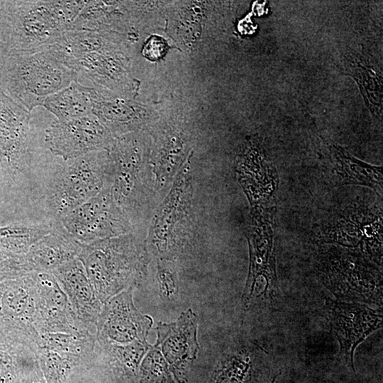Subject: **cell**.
<instances>
[{
    "instance_id": "6da1fadb",
    "label": "cell",
    "mask_w": 383,
    "mask_h": 383,
    "mask_svg": "<svg viewBox=\"0 0 383 383\" xmlns=\"http://www.w3.org/2000/svg\"><path fill=\"white\" fill-rule=\"evenodd\" d=\"M79 259L103 304L120 292L141 285L148 261L143 245L131 233L83 244Z\"/></svg>"
},
{
    "instance_id": "d4e9b609",
    "label": "cell",
    "mask_w": 383,
    "mask_h": 383,
    "mask_svg": "<svg viewBox=\"0 0 383 383\" xmlns=\"http://www.w3.org/2000/svg\"><path fill=\"white\" fill-rule=\"evenodd\" d=\"M52 226L13 224L0 228V249L17 255H26L39 240L48 234Z\"/></svg>"
},
{
    "instance_id": "4dcf8cb0",
    "label": "cell",
    "mask_w": 383,
    "mask_h": 383,
    "mask_svg": "<svg viewBox=\"0 0 383 383\" xmlns=\"http://www.w3.org/2000/svg\"><path fill=\"white\" fill-rule=\"evenodd\" d=\"M21 383H47L38 364L24 377Z\"/></svg>"
},
{
    "instance_id": "83f0119b",
    "label": "cell",
    "mask_w": 383,
    "mask_h": 383,
    "mask_svg": "<svg viewBox=\"0 0 383 383\" xmlns=\"http://www.w3.org/2000/svg\"><path fill=\"white\" fill-rule=\"evenodd\" d=\"M157 279L160 296L165 300H174L178 295L179 281L174 268L162 259L157 265Z\"/></svg>"
},
{
    "instance_id": "8fae6325",
    "label": "cell",
    "mask_w": 383,
    "mask_h": 383,
    "mask_svg": "<svg viewBox=\"0 0 383 383\" xmlns=\"http://www.w3.org/2000/svg\"><path fill=\"white\" fill-rule=\"evenodd\" d=\"M274 209L262 222L260 232L249 239L250 268L242 296L243 311L255 303L273 298L277 288L274 252Z\"/></svg>"
},
{
    "instance_id": "5bb4252c",
    "label": "cell",
    "mask_w": 383,
    "mask_h": 383,
    "mask_svg": "<svg viewBox=\"0 0 383 383\" xmlns=\"http://www.w3.org/2000/svg\"><path fill=\"white\" fill-rule=\"evenodd\" d=\"M197 327V316L189 309L176 321L159 322L155 328L157 343L153 346L162 353L179 383L185 379L199 350Z\"/></svg>"
},
{
    "instance_id": "9a60e30c",
    "label": "cell",
    "mask_w": 383,
    "mask_h": 383,
    "mask_svg": "<svg viewBox=\"0 0 383 383\" xmlns=\"http://www.w3.org/2000/svg\"><path fill=\"white\" fill-rule=\"evenodd\" d=\"M30 116L0 90V163L8 172L20 171L29 157Z\"/></svg>"
},
{
    "instance_id": "e0dca14e",
    "label": "cell",
    "mask_w": 383,
    "mask_h": 383,
    "mask_svg": "<svg viewBox=\"0 0 383 383\" xmlns=\"http://www.w3.org/2000/svg\"><path fill=\"white\" fill-rule=\"evenodd\" d=\"M83 244L74 239L60 224L35 243L25 255L30 272L51 273L79 258Z\"/></svg>"
},
{
    "instance_id": "8992f818",
    "label": "cell",
    "mask_w": 383,
    "mask_h": 383,
    "mask_svg": "<svg viewBox=\"0 0 383 383\" xmlns=\"http://www.w3.org/2000/svg\"><path fill=\"white\" fill-rule=\"evenodd\" d=\"M0 340L38 350L35 304L28 273L0 283Z\"/></svg>"
},
{
    "instance_id": "52a82bcc",
    "label": "cell",
    "mask_w": 383,
    "mask_h": 383,
    "mask_svg": "<svg viewBox=\"0 0 383 383\" xmlns=\"http://www.w3.org/2000/svg\"><path fill=\"white\" fill-rule=\"evenodd\" d=\"M331 254L321 262L323 281L338 297L382 304V277L360 257L343 253Z\"/></svg>"
},
{
    "instance_id": "30bf717a",
    "label": "cell",
    "mask_w": 383,
    "mask_h": 383,
    "mask_svg": "<svg viewBox=\"0 0 383 383\" xmlns=\"http://www.w3.org/2000/svg\"><path fill=\"white\" fill-rule=\"evenodd\" d=\"M134 289L130 287L103 304L95 324V337L99 345L147 341L153 321L136 309L133 299Z\"/></svg>"
},
{
    "instance_id": "f1b7e54d",
    "label": "cell",
    "mask_w": 383,
    "mask_h": 383,
    "mask_svg": "<svg viewBox=\"0 0 383 383\" xmlns=\"http://www.w3.org/2000/svg\"><path fill=\"white\" fill-rule=\"evenodd\" d=\"M30 272L23 255H12L0 249V283Z\"/></svg>"
},
{
    "instance_id": "cb8c5ba5",
    "label": "cell",
    "mask_w": 383,
    "mask_h": 383,
    "mask_svg": "<svg viewBox=\"0 0 383 383\" xmlns=\"http://www.w3.org/2000/svg\"><path fill=\"white\" fill-rule=\"evenodd\" d=\"M37 364L36 353L30 348L0 340V383H21Z\"/></svg>"
},
{
    "instance_id": "7402d4cb",
    "label": "cell",
    "mask_w": 383,
    "mask_h": 383,
    "mask_svg": "<svg viewBox=\"0 0 383 383\" xmlns=\"http://www.w3.org/2000/svg\"><path fill=\"white\" fill-rule=\"evenodd\" d=\"M43 106L60 121L93 114L90 87L77 80L73 81L66 88L48 97Z\"/></svg>"
},
{
    "instance_id": "3957f363",
    "label": "cell",
    "mask_w": 383,
    "mask_h": 383,
    "mask_svg": "<svg viewBox=\"0 0 383 383\" xmlns=\"http://www.w3.org/2000/svg\"><path fill=\"white\" fill-rule=\"evenodd\" d=\"M67 161L54 177L48 195L50 208L60 219L111 184L112 162L104 150Z\"/></svg>"
},
{
    "instance_id": "7c38bea8",
    "label": "cell",
    "mask_w": 383,
    "mask_h": 383,
    "mask_svg": "<svg viewBox=\"0 0 383 383\" xmlns=\"http://www.w3.org/2000/svg\"><path fill=\"white\" fill-rule=\"evenodd\" d=\"M325 313L340 344V355L353 368L357 346L382 327V310L358 303L327 299Z\"/></svg>"
},
{
    "instance_id": "2e32d148",
    "label": "cell",
    "mask_w": 383,
    "mask_h": 383,
    "mask_svg": "<svg viewBox=\"0 0 383 383\" xmlns=\"http://www.w3.org/2000/svg\"><path fill=\"white\" fill-rule=\"evenodd\" d=\"M77 318L85 324H96L103 304L97 298L82 262L74 259L53 270Z\"/></svg>"
},
{
    "instance_id": "4fadbf2b",
    "label": "cell",
    "mask_w": 383,
    "mask_h": 383,
    "mask_svg": "<svg viewBox=\"0 0 383 383\" xmlns=\"http://www.w3.org/2000/svg\"><path fill=\"white\" fill-rule=\"evenodd\" d=\"M111 191L116 204L130 216L138 209L143 193V171L136 138L123 136L113 142Z\"/></svg>"
},
{
    "instance_id": "44dd1931",
    "label": "cell",
    "mask_w": 383,
    "mask_h": 383,
    "mask_svg": "<svg viewBox=\"0 0 383 383\" xmlns=\"http://www.w3.org/2000/svg\"><path fill=\"white\" fill-rule=\"evenodd\" d=\"M101 353L121 383H137L138 372L143 357L152 346L147 341L135 340L126 344L99 345Z\"/></svg>"
},
{
    "instance_id": "5b68a950",
    "label": "cell",
    "mask_w": 383,
    "mask_h": 383,
    "mask_svg": "<svg viewBox=\"0 0 383 383\" xmlns=\"http://www.w3.org/2000/svg\"><path fill=\"white\" fill-rule=\"evenodd\" d=\"M60 223L82 244L126 235L131 228L130 218L116 204L110 187L67 213Z\"/></svg>"
},
{
    "instance_id": "484cf974",
    "label": "cell",
    "mask_w": 383,
    "mask_h": 383,
    "mask_svg": "<svg viewBox=\"0 0 383 383\" xmlns=\"http://www.w3.org/2000/svg\"><path fill=\"white\" fill-rule=\"evenodd\" d=\"M36 356L39 367L47 383H67L75 367L59 353L38 348Z\"/></svg>"
},
{
    "instance_id": "4316f807",
    "label": "cell",
    "mask_w": 383,
    "mask_h": 383,
    "mask_svg": "<svg viewBox=\"0 0 383 383\" xmlns=\"http://www.w3.org/2000/svg\"><path fill=\"white\" fill-rule=\"evenodd\" d=\"M139 383H172L167 365L160 351L154 346L148 351L143 360Z\"/></svg>"
},
{
    "instance_id": "ffe728a7",
    "label": "cell",
    "mask_w": 383,
    "mask_h": 383,
    "mask_svg": "<svg viewBox=\"0 0 383 383\" xmlns=\"http://www.w3.org/2000/svg\"><path fill=\"white\" fill-rule=\"evenodd\" d=\"M96 340L89 331L77 333H45L40 335L38 348L59 353L76 369L89 368L96 357Z\"/></svg>"
},
{
    "instance_id": "ba28073f",
    "label": "cell",
    "mask_w": 383,
    "mask_h": 383,
    "mask_svg": "<svg viewBox=\"0 0 383 383\" xmlns=\"http://www.w3.org/2000/svg\"><path fill=\"white\" fill-rule=\"evenodd\" d=\"M28 276L35 304V327L40 335L89 331V326L77 318L51 273L30 272Z\"/></svg>"
},
{
    "instance_id": "277c9868",
    "label": "cell",
    "mask_w": 383,
    "mask_h": 383,
    "mask_svg": "<svg viewBox=\"0 0 383 383\" xmlns=\"http://www.w3.org/2000/svg\"><path fill=\"white\" fill-rule=\"evenodd\" d=\"M5 23L12 50H45L67 30L52 1H17L6 4Z\"/></svg>"
},
{
    "instance_id": "ac0fdd59",
    "label": "cell",
    "mask_w": 383,
    "mask_h": 383,
    "mask_svg": "<svg viewBox=\"0 0 383 383\" xmlns=\"http://www.w3.org/2000/svg\"><path fill=\"white\" fill-rule=\"evenodd\" d=\"M186 174L178 176L176 184L160 207L155 221L151 240L155 251L164 260H169L176 253L172 231L185 213L188 205L190 186Z\"/></svg>"
},
{
    "instance_id": "9c48e42d",
    "label": "cell",
    "mask_w": 383,
    "mask_h": 383,
    "mask_svg": "<svg viewBox=\"0 0 383 383\" xmlns=\"http://www.w3.org/2000/svg\"><path fill=\"white\" fill-rule=\"evenodd\" d=\"M45 133L47 148L65 161L109 150L113 143L109 130L94 114L66 121L57 120Z\"/></svg>"
},
{
    "instance_id": "7a4b0ae2",
    "label": "cell",
    "mask_w": 383,
    "mask_h": 383,
    "mask_svg": "<svg viewBox=\"0 0 383 383\" xmlns=\"http://www.w3.org/2000/svg\"><path fill=\"white\" fill-rule=\"evenodd\" d=\"M2 85L28 111L77 80V74L49 51L9 52L0 73Z\"/></svg>"
},
{
    "instance_id": "d6986e66",
    "label": "cell",
    "mask_w": 383,
    "mask_h": 383,
    "mask_svg": "<svg viewBox=\"0 0 383 383\" xmlns=\"http://www.w3.org/2000/svg\"><path fill=\"white\" fill-rule=\"evenodd\" d=\"M110 52H96L84 55L70 65L77 75L91 81L99 92L105 88L126 87L127 77L124 63L120 57Z\"/></svg>"
},
{
    "instance_id": "603a6c76",
    "label": "cell",
    "mask_w": 383,
    "mask_h": 383,
    "mask_svg": "<svg viewBox=\"0 0 383 383\" xmlns=\"http://www.w3.org/2000/svg\"><path fill=\"white\" fill-rule=\"evenodd\" d=\"M332 151L335 161L334 168L343 184L367 186L382 196V167L361 162L340 148L334 147Z\"/></svg>"
},
{
    "instance_id": "f546056e",
    "label": "cell",
    "mask_w": 383,
    "mask_h": 383,
    "mask_svg": "<svg viewBox=\"0 0 383 383\" xmlns=\"http://www.w3.org/2000/svg\"><path fill=\"white\" fill-rule=\"evenodd\" d=\"M166 45L159 38H152L143 49L144 55L152 60L160 58L165 52Z\"/></svg>"
}]
</instances>
